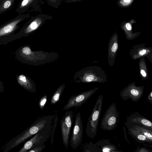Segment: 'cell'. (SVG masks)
<instances>
[{"label": "cell", "instance_id": "1", "mask_svg": "<svg viewBox=\"0 0 152 152\" xmlns=\"http://www.w3.org/2000/svg\"><path fill=\"white\" fill-rule=\"evenodd\" d=\"M17 57L22 62L34 66H39L53 62L58 59V54L54 52L43 51H32L30 46L22 47L17 51Z\"/></svg>", "mask_w": 152, "mask_h": 152}, {"label": "cell", "instance_id": "2", "mask_svg": "<svg viewBox=\"0 0 152 152\" xmlns=\"http://www.w3.org/2000/svg\"><path fill=\"white\" fill-rule=\"evenodd\" d=\"M74 80L77 83H104L107 81V76L100 67L92 66L84 68L76 72Z\"/></svg>", "mask_w": 152, "mask_h": 152}, {"label": "cell", "instance_id": "3", "mask_svg": "<svg viewBox=\"0 0 152 152\" xmlns=\"http://www.w3.org/2000/svg\"><path fill=\"white\" fill-rule=\"evenodd\" d=\"M30 17L29 13L20 14L0 26V44L6 43L18 38L16 34L14 33L18 28L19 24L23 20Z\"/></svg>", "mask_w": 152, "mask_h": 152}, {"label": "cell", "instance_id": "4", "mask_svg": "<svg viewBox=\"0 0 152 152\" xmlns=\"http://www.w3.org/2000/svg\"><path fill=\"white\" fill-rule=\"evenodd\" d=\"M54 115L44 116L39 118L22 135L18 138L10 146V149L14 148L35 135L47 125L52 123Z\"/></svg>", "mask_w": 152, "mask_h": 152}, {"label": "cell", "instance_id": "5", "mask_svg": "<svg viewBox=\"0 0 152 152\" xmlns=\"http://www.w3.org/2000/svg\"><path fill=\"white\" fill-rule=\"evenodd\" d=\"M103 96L101 95L98 97L90 117L88 119L86 130L87 136L93 139L96 135L98 122L102 106Z\"/></svg>", "mask_w": 152, "mask_h": 152}, {"label": "cell", "instance_id": "6", "mask_svg": "<svg viewBox=\"0 0 152 152\" xmlns=\"http://www.w3.org/2000/svg\"><path fill=\"white\" fill-rule=\"evenodd\" d=\"M53 18L51 16L42 13L31 16L16 34L18 38L27 36L42 26L46 20Z\"/></svg>", "mask_w": 152, "mask_h": 152}, {"label": "cell", "instance_id": "7", "mask_svg": "<svg viewBox=\"0 0 152 152\" xmlns=\"http://www.w3.org/2000/svg\"><path fill=\"white\" fill-rule=\"evenodd\" d=\"M119 114L116 104L113 103L104 113L101 120V127L107 131L114 130L117 126Z\"/></svg>", "mask_w": 152, "mask_h": 152}, {"label": "cell", "instance_id": "8", "mask_svg": "<svg viewBox=\"0 0 152 152\" xmlns=\"http://www.w3.org/2000/svg\"><path fill=\"white\" fill-rule=\"evenodd\" d=\"M52 124L46 126L34 135L25 143L18 152H26L36 145L43 144L51 134Z\"/></svg>", "mask_w": 152, "mask_h": 152}, {"label": "cell", "instance_id": "9", "mask_svg": "<svg viewBox=\"0 0 152 152\" xmlns=\"http://www.w3.org/2000/svg\"><path fill=\"white\" fill-rule=\"evenodd\" d=\"M135 82L129 84L122 90L120 95L122 99L126 100L130 99L134 102H137L142 96L144 86H137Z\"/></svg>", "mask_w": 152, "mask_h": 152}, {"label": "cell", "instance_id": "10", "mask_svg": "<svg viewBox=\"0 0 152 152\" xmlns=\"http://www.w3.org/2000/svg\"><path fill=\"white\" fill-rule=\"evenodd\" d=\"M73 117V113L72 110L66 111L60 121L62 142L66 149L69 145Z\"/></svg>", "mask_w": 152, "mask_h": 152}, {"label": "cell", "instance_id": "11", "mask_svg": "<svg viewBox=\"0 0 152 152\" xmlns=\"http://www.w3.org/2000/svg\"><path fill=\"white\" fill-rule=\"evenodd\" d=\"M99 89V87H96L72 96L63 107V110H66L72 107L77 108L80 107Z\"/></svg>", "mask_w": 152, "mask_h": 152}, {"label": "cell", "instance_id": "12", "mask_svg": "<svg viewBox=\"0 0 152 152\" xmlns=\"http://www.w3.org/2000/svg\"><path fill=\"white\" fill-rule=\"evenodd\" d=\"M83 131L80 113L78 112L76 115L74 127L69 141L70 145L72 148H77L81 143Z\"/></svg>", "mask_w": 152, "mask_h": 152}, {"label": "cell", "instance_id": "13", "mask_svg": "<svg viewBox=\"0 0 152 152\" xmlns=\"http://www.w3.org/2000/svg\"><path fill=\"white\" fill-rule=\"evenodd\" d=\"M45 2L43 0H21L16 11L20 14L26 12H39L41 13V5Z\"/></svg>", "mask_w": 152, "mask_h": 152}, {"label": "cell", "instance_id": "14", "mask_svg": "<svg viewBox=\"0 0 152 152\" xmlns=\"http://www.w3.org/2000/svg\"><path fill=\"white\" fill-rule=\"evenodd\" d=\"M129 53L131 58L134 60L145 57L152 64V48L146 47L145 44L135 45L130 50Z\"/></svg>", "mask_w": 152, "mask_h": 152}, {"label": "cell", "instance_id": "15", "mask_svg": "<svg viewBox=\"0 0 152 152\" xmlns=\"http://www.w3.org/2000/svg\"><path fill=\"white\" fill-rule=\"evenodd\" d=\"M133 124L140 125L152 131V123L151 121L138 112L135 111L127 118L124 124L127 127Z\"/></svg>", "mask_w": 152, "mask_h": 152}, {"label": "cell", "instance_id": "16", "mask_svg": "<svg viewBox=\"0 0 152 152\" xmlns=\"http://www.w3.org/2000/svg\"><path fill=\"white\" fill-rule=\"evenodd\" d=\"M118 48V34L115 32L111 36L109 42L107 60L109 66L113 65Z\"/></svg>", "mask_w": 152, "mask_h": 152}, {"label": "cell", "instance_id": "17", "mask_svg": "<svg viewBox=\"0 0 152 152\" xmlns=\"http://www.w3.org/2000/svg\"><path fill=\"white\" fill-rule=\"evenodd\" d=\"M136 22L134 19H132L128 21H124L121 23L120 27L125 34L126 39L129 40L134 39L140 34V32L132 31V26Z\"/></svg>", "mask_w": 152, "mask_h": 152}, {"label": "cell", "instance_id": "18", "mask_svg": "<svg viewBox=\"0 0 152 152\" xmlns=\"http://www.w3.org/2000/svg\"><path fill=\"white\" fill-rule=\"evenodd\" d=\"M17 78L19 84L25 89L31 93L36 91L35 83L31 79L23 75H18Z\"/></svg>", "mask_w": 152, "mask_h": 152}, {"label": "cell", "instance_id": "19", "mask_svg": "<svg viewBox=\"0 0 152 152\" xmlns=\"http://www.w3.org/2000/svg\"><path fill=\"white\" fill-rule=\"evenodd\" d=\"M97 152H118L121 151L118 150L117 147L110 143L108 140H100L96 143Z\"/></svg>", "mask_w": 152, "mask_h": 152}, {"label": "cell", "instance_id": "20", "mask_svg": "<svg viewBox=\"0 0 152 152\" xmlns=\"http://www.w3.org/2000/svg\"><path fill=\"white\" fill-rule=\"evenodd\" d=\"M128 134L137 141L141 143L148 142L149 144L152 143L146 137L132 128H128Z\"/></svg>", "mask_w": 152, "mask_h": 152}, {"label": "cell", "instance_id": "21", "mask_svg": "<svg viewBox=\"0 0 152 152\" xmlns=\"http://www.w3.org/2000/svg\"><path fill=\"white\" fill-rule=\"evenodd\" d=\"M132 128L145 136L146 138L152 142V131L147 128L137 124H133L127 128Z\"/></svg>", "mask_w": 152, "mask_h": 152}, {"label": "cell", "instance_id": "22", "mask_svg": "<svg viewBox=\"0 0 152 152\" xmlns=\"http://www.w3.org/2000/svg\"><path fill=\"white\" fill-rule=\"evenodd\" d=\"M139 67V73L142 80L148 79V72L147 66L144 57L140 58L138 63Z\"/></svg>", "mask_w": 152, "mask_h": 152}, {"label": "cell", "instance_id": "23", "mask_svg": "<svg viewBox=\"0 0 152 152\" xmlns=\"http://www.w3.org/2000/svg\"><path fill=\"white\" fill-rule=\"evenodd\" d=\"M65 84L64 83L58 88L52 96L50 102L51 105L55 104L58 102L65 88Z\"/></svg>", "mask_w": 152, "mask_h": 152}, {"label": "cell", "instance_id": "24", "mask_svg": "<svg viewBox=\"0 0 152 152\" xmlns=\"http://www.w3.org/2000/svg\"><path fill=\"white\" fill-rule=\"evenodd\" d=\"M16 0H1L0 2V15L9 10L12 7Z\"/></svg>", "mask_w": 152, "mask_h": 152}, {"label": "cell", "instance_id": "25", "mask_svg": "<svg viewBox=\"0 0 152 152\" xmlns=\"http://www.w3.org/2000/svg\"><path fill=\"white\" fill-rule=\"evenodd\" d=\"M83 152H97V148L96 143L93 144L90 142L88 144L86 145L83 150Z\"/></svg>", "mask_w": 152, "mask_h": 152}, {"label": "cell", "instance_id": "26", "mask_svg": "<svg viewBox=\"0 0 152 152\" xmlns=\"http://www.w3.org/2000/svg\"><path fill=\"white\" fill-rule=\"evenodd\" d=\"M134 0H118L117 5L119 7L127 8L130 6Z\"/></svg>", "mask_w": 152, "mask_h": 152}, {"label": "cell", "instance_id": "27", "mask_svg": "<svg viewBox=\"0 0 152 152\" xmlns=\"http://www.w3.org/2000/svg\"><path fill=\"white\" fill-rule=\"evenodd\" d=\"M50 6L58 9L63 0H43Z\"/></svg>", "mask_w": 152, "mask_h": 152}, {"label": "cell", "instance_id": "28", "mask_svg": "<svg viewBox=\"0 0 152 152\" xmlns=\"http://www.w3.org/2000/svg\"><path fill=\"white\" fill-rule=\"evenodd\" d=\"M45 145L42 144L36 145L28 150V152H41L45 148Z\"/></svg>", "mask_w": 152, "mask_h": 152}, {"label": "cell", "instance_id": "29", "mask_svg": "<svg viewBox=\"0 0 152 152\" xmlns=\"http://www.w3.org/2000/svg\"><path fill=\"white\" fill-rule=\"evenodd\" d=\"M47 96L45 95L41 98L40 100L39 104L40 108L42 110L45 106L47 101Z\"/></svg>", "mask_w": 152, "mask_h": 152}, {"label": "cell", "instance_id": "30", "mask_svg": "<svg viewBox=\"0 0 152 152\" xmlns=\"http://www.w3.org/2000/svg\"><path fill=\"white\" fill-rule=\"evenodd\" d=\"M152 151L144 147H137L135 152H152Z\"/></svg>", "mask_w": 152, "mask_h": 152}, {"label": "cell", "instance_id": "31", "mask_svg": "<svg viewBox=\"0 0 152 152\" xmlns=\"http://www.w3.org/2000/svg\"><path fill=\"white\" fill-rule=\"evenodd\" d=\"M148 101L150 102L151 104H152V91H151L147 96Z\"/></svg>", "mask_w": 152, "mask_h": 152}, {"label": "cell", "instance_id": "32", "mask_svg": "<svg viewBox=\"0 0 152 152\" xmlns=\"http://www.w3.org/2000/svg\"><path fill=\"white\" fill-rule=\"evenodd\" d=\"M83 0H65V2L67 3H70L80 1Z\"/></svg>", "mask_w": 152, "mask_h": 152}, {"label": "cell", "instance_id": "33", "mask_svg": "<svg viewBox=\"0 0 152 152\" xmlns=\"http://www.w3.org/2000/svg\"><path fill=\"white\" fill-rule=\"evenodd\" d=\"M4 91V87L3 83L0 80V94L3 92Z\"/></svg>", "mask_w": 152, "mask_h": 152}, {"label": "cell", "instance_id": "34", "mask_svg": "<svg viewBox=\"0 0 152 152\" xmlns=\"http://www.w3.org/2000/svg\"><path fill=\"white\" fill-rule=\"evenodd\" d=\"M123 128L124 131V134H125L124 137H125V139L126 140V141L128 142L129 144H130V142L128 140V139L127 136H126V132L125 127L124 126H123Z\"/></svg>", "mask_w": 152, "mask_h": 152}]
</instances>
